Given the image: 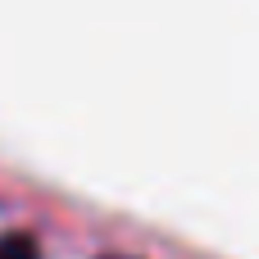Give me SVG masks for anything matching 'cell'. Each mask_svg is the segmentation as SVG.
<instances>
[{"instance_id": "1", "label": "cell", "mask_w": 259, "mask_h": 259, "mask_svg": "<svg viewBox=\"0 0 259 259\" xmlns=\"http://www.w3.org/2000/svg\"><path fill=\"white\" fill-rule=\"evenodd\" d=\"M0 259H41L36 232H27V228H9V232H0Z\"/></svg>"}, {"instance_id": "2", "label": "cell", "mask_w": 259, "mask_h": 259, "mask_svg": "<svg viewBox=\"0 0 259 259\" xmlns=\"http://www.w3.org/2000/svg\"><path fill=\"white\" fill-rule=\"evenodd\" d=\"M96 259H132V255H96Z\"/></svg>"}]
</instances>
